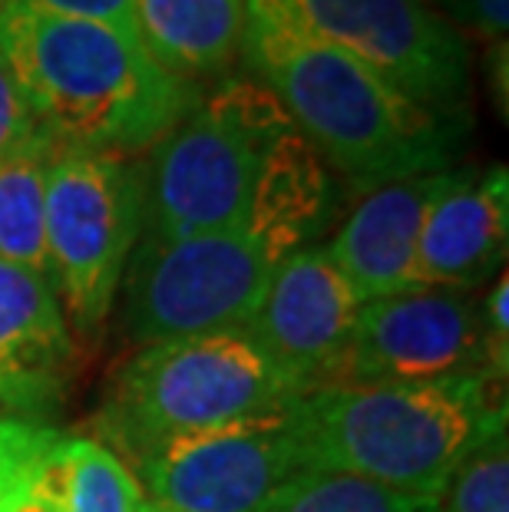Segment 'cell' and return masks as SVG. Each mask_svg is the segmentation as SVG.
<instances>
[{
    "label": "cell",
    "instance_id": "cell-1",
    "mask_svg": "<svg viewBox=\"0 0 509 512\" xmlns=\"http://www.w3.org/2000/svg\"><path fill=\"white\" fill-rule=\"evenodd\" d=\"M238 50L321 162L354 192L450 172L460 156L467 119L407 100L351 53L298 27L275 0H245Z\"/></svg>",
    "mask_w": 509,
    "mask_h": 512
},
{
    "label": "cell",
    "instance_id": "cell-2",
    "mask_svg": "<svg viewBox=\"0 0 509 512\" xmlns=\"http://www.w3.org/2000/svg\"><path fill=\"white\" fill-rule=\"evenodd\" d=\"M0 53L37 123L60 146L153 149L199 103V83L169 73L133 27L57 17L24 0L0 7Z\"/></svg>",
    "mask_w": 509,
    "mask_h": 512
},
{
    "label": "cell",
    "instance_id": "cell-3",
    "mask_svg": "<svg viewBox=\"0 0 509 512\" xmlns=\"http://www.w3.org/2000/svg\"><path fill=\"white\" fill-rule=\"evenodd\" d=\"M496 387L483 370L427 384H321L288 413L308 473L443 499L460 466L506 433Z\"/></svg>",
    "mask_w": 509,
    "mask_h": 512
},
{
    "label": "cell",
    "instance_id": "cell-4",
    "mask_svg": "<svg viewBox=\"0 0 509 512\" xmlns=\"http://www.w3.org/2000/svg\"><path fill=\"white\" fill-rule=\"evenodd\" d=\"M305 387L245 331L149 341L106 384L96 433L116 456L291 407Z\"/></svg>",
    "mask_w": 509,
    "mask_h": 512
},
{
    "label": "cell",
    "instance_id": "cell-5",
    "mask_svg": "<svg viewBox=\"0 0 509 512\" xmlns=\"http://www.w3.org/2000/svg\"><path fill=\"white\" fill-rule=\"evenodd\" d=\"M295 126L255 76H225L153 146L146 238L176 242L242 228L268 152Z\"/></svg>",
    "mask_w": 509,
    "mask_h": 512
},
{
    "label": "cell",
    "instance_id": "cell-6",
    "mask_svg": "<svg viewBox=\"0 0 509 512\" xmlns=\"http://www.w3.org/2000/svg\"><path fill=\"white\" fill-rule=\"evenodd\" d=\"M146 228V169L129 156L53 149L47 172V278L67 321L103 328Z\"/></svg>",
    "mask_w": 509,
    "mask_h": 512
},
{
    "label": "cell",
    "instance_id": "cell-7",
    "mask_svg": "<svg viewBox=\"0 0 509 512\" xmlns=\"http://www.w3.org/2000/svg\"><path fill=\"white\" fill-rule=\"evenodd\" d=\"M278 261L245 225L176 242L143 235L126 265L129 337L149 344L162 337L242 331Z\"/></svg>",
    "mask_w": 509,
    "mask_h": 512
},
{
    "label": "cell",
    "instance_id": "cell-8",
    "mask_svg": "<svg viewBox=\"0 0 509 512\" xmlns=\"http://www.w3.org/2000/svg\"><path fill=\"white\" fill-rule=\"evenodd\" d=\"M308 34L331 43L397 93L440 116L467 119L470 50L427 0H275Z\"/></svg>",
    "mask_w": 509,
    "mask_h": 512
},
{
    "label": "cell",
    "instance_id": "cell-9",
    "mask_svg": "<svg viewBox=\"0 0 509 512\" xmlns=\"http://www.w3.org/2000/svg\"><path fill=\"white\" fill-rule=\"evenodd\" d=\"M129 466L139 489L172 512H265L308 473L288 407L153 443Z\"/></svg>",
    "mask_w": 509,
    "mask_h": 512
},
{
    "label": "cell",
    "instance_id": "cell-10",
    "mask_svg": "<svg viewBox=\"0 0 509 512\" xmlns=\"http://www.w3.org/2000/svg\"><path fill=\"white\" fill-rule=\"evenodd\" d=\"M473 370H483L480 308L453 291H410L361 304L328 384H427Z\"/></svg>",
    "mask_w": 509,
    "mask_h": 512
},
{
    "label": "cell",
    "instance_id": "cell-11",
    "mask_svg": "<svg viewBox=\"0 0 509 512\" xmlns=\"http://www.w3.org/2000/svg\"><path fill=\"white\" fill-rule=\"evenodd\" d=\"M361 304L331 255L318 245H305L278 261L242 331L285 374L311 390L331 380Z\"/></svg>",
    "mask_w": 509,
    "mask_h": 512
},
{
    "label": "cell",
    "instance_id": "cell-12",
    "mask_svg": "<svg viewBox=\"0 0 509 512\" xmlns=\"http://www.w3.org/2000/svg\"><path fill=\"white\" fill-rule=\"evenodd\" d=\"M77 341L50 278L0 261V407L47 423L70 394Z\"/></svg>",
    "mask_w": 509,
    "mask_h": 512
},
{
    "label": "cell",
    "instance_id": "cell-13",
    "mask_svg": "<svg viewBox=\"0 0 509 512\" xmlns=\"http://www.w3.org/2000/svg\"><path fill=\"white\" fill-rule=\"evenodd\" d=\"M509 238V172L453 169L417 245L420 291H467L496 275Z\"/></svg>",
    "mask_w": 509,
    "mask_h": 512
},
{
    "label": "cell",
    "instance_id": "cell-14",
    "mask_svg": "<svg viewBox=\"0 0 509 512\" xmlns=\"http://www.w3.org/2000/svg\"><path fill=\"white\" fill-rule=\"evenodd\" d=\"M453 172V169H450ZM450 172L400 179L367 192L324 248L361 301L394 298L417 288V245L433 199Z\"/></svg>",
    "mask_w": 509,
    "mask_h": 512
},
{
    "label": "cell",
    "instance_id": "cell-15",
    "mask_svg": "<svg viewBox=\"0 0 509 512\" xmlns=\"http://www.w3.org/2000/svg\"><path fill=\"white\" fill-rule=\"evenodd\" d=\"M331 209V172L308 139L291 126L268 152L242 225L285 261L291 252L311 245V238L328 222Z\"/></svg>",
    "mask_w": 509,
    "mask_h": 512
},
{
    "label": "cell",
    "instance_id": "cell-16",
    "mask_svg": "<svg viewBox=\"0 0 509 512\" xmlns=\"http://www.w3.org/2000/svg\"><path fill=\"white\" fill-rule=\"evenodd\" d=\"M136 34L182 80L229 70L238 53L245 0H133Z\"/></svg>",
    "mask_w": 509,
    "mask_h": 512
},
{
    "label": "cell",
    "instance_id": "cell-17",
    "mask_svg": "<svg viewBox=\"0 0 509 512\" xmlns=\"http://www.w3.org/2000/svg\"><path fill=\"white\" fill-rule=\"evenodd\" d=\"M30 499L43 512H136L143 489L129 466L100 440H57Z\"/></svg>",
    "mask_w": 509,
    "mask_h": 512
},
{
    "label": "cell",
    "instance_id": "cell-18",
    "mask_svg": "<svg viewBox=\"0 0 509 512\" xmlns=\"http://www.w3.org/2000/svg\"><path fill=\"white\" fill-rule=\"evenodd\" d=\"M57 139L47 129L0 159V261L47 275V172Z\"/></svg>",
    "mask_w": 509,
    "mask_h": 512
},
{
    "label": "cell",
    "instance_id": "cell-19",
    "mask_svg": "<svg viewBox=\"0 0 509 512\" xmlns=\"http://www.w3.org/2000/svg\"><path fill=\"white\" fill-rule=\"evenodd\" d=\"M440 503L341 473H301L265 512H440Z\"/></svg>",
    "mask_w": 509,
    "mask_h": 512
},
{
    "label": "cell",
    "instance_id": "cell-20",
    "mask_svg": "<svg viewBox=\"0 0 509 512\" xmlns=\"http://www.w3.org/2000/svg\"><path fill=\"white\" fill-rule=\"evenodd\" d=\"M57 440L60 433L50 423L0 417V512H17L27 503Z\"/></svg>",
    "mask_w": 509,
    "mask_h": 512
},
{
    "label": "cell",
    "instance_id": "cell-21",
    "mask_svg": "<svg viewBox=\"0 0 509 512\" xmlns=\"http://www.w3.org/2000/svg\"><path fill=\"white\" fill-rule=\"evenodd\" d=\"M440 512H509V450L506 433L476 450L447 486Z\"/></svg>",
    "mask_w": 509,
    "mask_h": 512
},
{
    "label": "cell",
    "instance_id": "cell-22",
    "mask_svg": "<svg viewBox=\"0 0 509 512\" xmlns=\"http://www.w3.org/2000/svg\"><path fill=\"white\" fill-rule=\"evenodd\" d=\"M480 328H483V370L503 384L509 367V278L506 275L496 278V285L486 294L480 308Z\"/></svg>",
    "mask_w": 509,
    "mask_h": 512
},
{
    "label": "cell",
    "instance_id": "cell-23",
    "mask_svg": "<svg viewBox=\"0 0 509 512\" xmlns=\"http://www.w3.org/2000/svg\"><path fill=\"white\" fill-rule=\"evenodd\" d=\"M43 126L37 123V116L30 113V106L20 93V86L10 73L4 53H0V159L17 152L20 146H27L30 139L40 136Z\"/></svg>",
    "mask_w": 509,
    "mask_h": 512
},
{
    "label": "cell",
    "instance_id": "cell-24",
    "mask_svg": "<svg viewBox=\"0 0 509 512\" xmlns=\"http://www.w3.org/2000/svg\"><path fill=\"white\" fill-rule=\"evenodd\" d=\"M433 7H440L443 20L457 30H473L480 37L490 40H506V24H509V0H433Z\"/></svg>",
    "mask_w": 509,
    "mask_h": 512
},
{
    "label": "cell",
    "instance_id": "cell-25",
    "mask_svg": "<svg viewBox=\"0 0 509 512\" xmlns=\"http://www.w3.org/2000/svg\"><path fill=\"white\" fill-rule=\"evenodd\" d=\"M24 4L47 10L57 17H77V20H100V24L133 27V0H24Z\"/></svg>",
    "mask_w": 509,
    "mask_h": 512
},
{
    "label": "cell",
    "instance_id": "cell-26",
    "mask_svg": "<svg viewBox=\"0 0 509 512\" xmlns=\"http://www.w3.org/2000/svg\"><path fill=\"white\" fill-rule=\"evenodd\" d=\"M136 512H172V509L153 503V499H143V503H139V509H136Z\"/></svg>",
    "mask_w": 509,
    "mask_h": 512
},
{
    "label": "cell",
    "instance_id": "cell-27",
    "mask_svg": "<svg viewBox=\"0 0 509 512\" xmlns=\"http://www.w3.org/2000/svg\"><path fill=\"white\" fill-rule=\"evenodd\" d=\"M4 4H7V0H0V7H4Z\"/></svg>",
    "mask_w": 509,
    "mask_h": 512
}]
</instances>
